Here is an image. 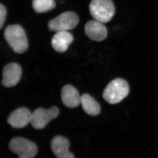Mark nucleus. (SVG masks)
I'll return each instance as SVG.
<instances>
[{
	"label": "nucleus",
	"instance_id": "1",
	"mask_svg": "<svg viewBox=\"0 0 158 158\" xmlns=\"http://www.w3.org/2000/svg\"><path fill=\"white\" fill-rule=\"evenodd\" d=\"M4 35L6 42L15 52L23 53L29 48L25 32L19 25L8 26L5 29Z\"/></svg>",
	"mask_w": 158,
	"mask_h": 158
},
{
	"label": "nucleus",
	"instance_id": "2",
	"mask_svg": "<svg viewBox=\"0 0 158 158\" xmlns=\"http://www.w3.org/2000/svg\"><path fill=\"white\" fill-rule=\"evenodd\" d=\"M129 92L126 81L117 78L112 81L105 88L103 93V98L110 104H116L127 96Z\"/></svg>",
	"mask_w": 158,
	"mask_h": 158
},
{
	"label": "nucleus",
	"instance_id": "3",
	"mask_svg": "<svg viewBox=\"0 0 158 158\" xmlns=\"http://www.w3.org/2000/svg\"><path fill=\"white\" fill-rule=\"evenodd\" d=\"M90 10L95 20L106 23L115 15V6L112 0H91Z\"/></svg>",
	"mask_w": 158,
	"mask_h": 158
},
{
	"label": "nucleus",
	"instance_id": "4",
	"mask_svg": "<svg viewBox=\"0 0 158 158\" xmlns=\"http://www.w3.org/2000/svg\"><path fill=\"white\" fill-rule=\"evenodd\" d=\"M79 22V18L77 14L66 11L51 19L48 23V28L52 31H68L76 28Z\"/></svg>",
	"mask_w": 158,
	"mask_h": 158
},
{
	"label": "nucleus",
	"instance_id": "5",
	"mask_svg": "<svg viewBox=\"0 0 158 158\" xmlns=\"http://www.w3.org/2000/svg\"><path fill=\"white\" fill-rule=\"evenodd\" d=\"M9 148L19 158H34L37 152V145L24 138H13L9 142Z\"/></svg>",
	"mask_w": 158,
	"mask_h": 158
},
{
	"label": "nucleus",
	"instance_id": "6",
	"mask_svg": "<svg viewBox=\"0 0 158 158\" xmlns=\"http://www.w3.org/2000/svg\"><path fill=\"white\" fill-rule=\"evenodd\" d=\"M59 114V110L56 106H52L47 110L37 108L32 113V125L36 130H42L50 121L57 118Z\"/></svg>",
	"mask_w": 158,
	"mask_h": 158
},
{
	"label": "nucleus",
	"instance_id": "7",
	"mask_svg": "<svg viewBox=\"0 0 158 158\" xmlns=\"http://www.w3.org/2000/svg\"><path fill=\"white\" fill-rule=\"evenodd\" d=\"M22 68L17 63H10L3 69L2 85L6 88H11L19 82L22 77Z\"/></svg>",
	"mask_w": 158,
	"mask_h": 158
},
{
	"label": "nucleus",
	"instance_id": "8",
	"mask_svg": "<svg viewBox=\"0 0 158 158\" xmlns=\"http://www.w3.org/2000/svg\"><path fill=\"white\" fill-rule=\"evenodd\" d=\"M32 114L30 110L26 107L16 109L8 117V123L13 128H24L31 123Z\"/></svg>",
	"mask_w": 158,
	"mask_h": 158
},
{
	"label": "nucleus",
	"instance_id": "9",
	"mask_svg": "<svg viewBox=\"0 0 158 158\" xmlns=\"http://www.w3.org/2000/svg\"><path fill=\"white\" fill-rule=\"evenodd\" d=\"M84 31L85 34L90 39L96 42L104 40L108 36V30L103 23L95 19L87 23Z\"/></svg>",
	"mask_w": 158,
	"mask_h": 158
},
{
	"label": "nucleus",
	"instance_id": "10",
	"mask_svg": "<svg viewBox=\"0 0 158 158\" xmlns=\"http://www.w3.org/2000/svg\"><path fill=\"white\" fill-rule=\"evenodd\" d=\"M51 148L57 158H75L73 154L69 152V142L62 136H57L51 142Z\"/></svg>",
	"mask_w": 158,
	"mask_h": 158
},
{
	"label": "nucleus",
	"instance_id": "11",
	"mask_svg": "<svg viewBox=\"0 0 158 158\" xmlns=\"http://www.w3.org/2000/svg\"><path fill=\"white\" fill-rule=\"evenodd\" d=\"M73 36L67 31L57 32L52 37L51 44L52 48L58 52L66 51L69 45L72 43Z\"/></svg>",
	"mask_w": 158,
	"mask_h": 158
},
{
	"label": "nucleus",
	"instance_id": "12",
	"mask_svg": "<svg viewBox=\"0 0 158 158\" xmlns=\"http://www.w3.org/2000/svg\"><path fill=\"white\" fill-rule=\"evenodd\" d=\"M62 102L66 106L75 108L81 103V97L78 90L70 85L63 87L61 91Z\"/></svg>",
	"mask_w": 158,
	"mask_h": 158
},
{
	"label": "nucleus",
	"instance_id": "13",
	"mask_svg": "<svg viewBox=\"0 0 158 158\" xmlns=\"http://www.w3.org/2000/svg\"><path fill=\"white\" fill-rule=\"evenodd\" d=\"M81 104L84 110L88 115L97 116L100 114V105L90 95L83 94L81 96Z\"/></svg>",
	"mask_w": 158,
	"mask_h": 158
},
{
	"label": "nucleus",
	"instance_id": "14",
	"mask_svg": "<svg viewBox=\"0 0 158 158\" xmlns=\"http://www.w3.org/2000/svg\"><path fill=\"white\" fill-rule=\"evenodd\" d=\"M33 9L37 13H44L55 9L56 6L55 0H33Z\"/></svg>",
	"mask_w": 158,
	"mask_h": 158
},
{
	"label": "nucleus",
	"instance_id": "15",
	"mask_svg": "<svg viewBox=\"0 0 158 158\" xmlns=\"http://www.w3.org/2000/svg\"><path fill=\"white\" fill-rule=\"evenodd\" d=\"M7 11L6 8L0 3V29L3 27L6 19Z\"/></svg>",
	"mask_w": 158,
	"mask_h": 158
}]
</instances>
